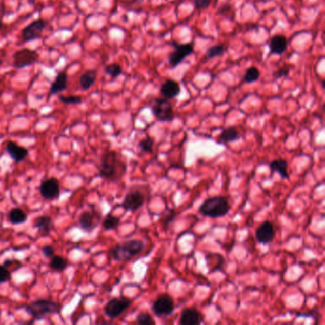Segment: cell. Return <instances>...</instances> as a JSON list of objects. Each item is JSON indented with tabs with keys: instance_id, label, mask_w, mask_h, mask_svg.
<instances>
[{
	"instance_id": "d4e9b609",
	"label": "cell",
	"mask_w": 325,
	"mask_h": 325,
	"mask_svg": "<svg viewBox=\"0 0 325 325\" xmlns=\"http://www.w3.org/2000/svg\"><path fill=\"white\" fill-rule=\"evenodd\" d=\"M96 82V72L95 70H89L83 73L79 77V84L85 91L92 88Z\"/></svg>"
},
{
	"instance_id": "b9f144b4",
	"label": "cell",
	"mask_w": 325,
	"mask_h": 325,
	"mask_svg": "<svg viewBox=\"0 0 325 325\" xmlns=\"http://www.w3.org/2000/svg\"><path fill=\"white\" fill-rule=\"evenodd\" d=\"M3 26H4V25H3V22H2V21L0 19V29H1V28H3Z\"/></svg>"
},
{
	"instance_id": "7a4b0ae2",
	"label": "cell",
	"mask_w": 325,
	"mask_h": 325,
	"mask_svg": "<svg viewBox=\"0 0 325 325\" xmlns=\"http://www.w3.org/2000/svg\"><path fill=\"white\" fill-rule=\"evenodd\" d=\"M144 246L145 244L143 240L131 239L122 243L115 244L109 254L115 261H126L139 255L144 249Z\"/></svg>"
},
{
	"instance_id": "e0dca14e",
	"label": "cell",
	"mask_w": 325,
	"mask_h": 325,
	"mask_svg": "<svg viewBox=\"0 0 325 325\" xmlns=\"http://www.w3.org/2000/svg\"><path fill=\"white\" fill-rule=\"evenodd\" d=\"M287 39L286 37L281 34L274 35L269 41V55L271 54H285L287 50Z\"/></svg>"
},
{
	"instance_id": "7402d4cb",
	"label": "cell",
	"mask_w": 325,
	"mask_h": 325,
	"mask_svg": "<svg viewBox=\"0 0 325 325\" xmlns=\"http://www.w3.org/2000/svg\"><path fill=\"white\" fill-rule=\"evenodd\" d=\"M240 138V134L235 126H229L224 129L217 137V143H229L237 141Z\"/></svg>"
},
{
	"instance_id": "d6986e66",
	"label": "cell",
	"mask_w": 325,
	"mask_h": 325,
	"mask_svg": "<svg viewBox=\"0 0 325 325\" xmlns=\"http://www.w3.org/2000/svg\"><path fill=\"white\" fill-rule=\"evenodd\" d=\"M34 227L38 230V234L41 237H45L53 230V220L52 217L47 215H43L37 217L34 221Z\"/></svg>"
},
{
	"instance_id": "d590c367",
	"label": "cell",
	"mask_w": 325,
	"mask_h": 325,
	"mask_svg": "<svg viewBox=\"0 0 325 325\" xmlns=\"http://www.w3.org/2000/svg\"><path fill=\"white\" fill-rule=\"evenodd\" d=\"M41 251H42V254L44 255V257H52L54 255V246L51 244H46V245L42 246Z\"/></svg>"
},
{
	"instance_id": "f1b7e54d",
	"label": "cell",
	"mask_w": 325,
	"mask_h": 325,
	"mask_svg": "<svg viewBox=\"0 0 325 325\" xmlns=\"http://www.w3.org/2000/svg\"><path fill=\"white\" fill-rule=\"evenodd\" d=\"M224 52H225V46L224 44L215 45V46L208 48V50L206 51L205 56H206V59H212V58H215V57L224 54Z\"/></svg>"
},
{
	"instance_id": "836d02e7",
	"label": "cell",
	"mask_w": 325,
	"mask_h": 325,
	"mask_svg": "<svg viewBox=\"0 0 325 325\" xmlns=\"http://www.w3.org/2000/svg\"><path fill=\"white\" fill-rule=\"evenodd\" d=\"M12 278L11 272L8 270L4 265H0V283H5L10 281Z\"/></svg>"
},
{
	"instance_id": "6da1fadb",
	"label": "cell",
	"mask_w": 325,
	"mask_h": 325,
	"mask_svg": "<svg viewBox=\"0 0 325 325\" xmlns=\"http://www.w3.org/2000/svg\"><path fill=\"white\" fill-rule=\"evenodd\" d=\"M127 170V165L115 151H106L100 158L99 175L102 178L115 182L122 178Z\"/></svg>"
},
{
	"instance_id": "277c9868",
	"label": "cell",
	"mask_w": 325,
	"mask_h": 325,
	"mask_svg": "<svg viewBox=\"0 0 325 325\" xmlns=\"http://www.w3.org/2000/svg\"><path fill=\"white\" fill-rule=\"evenodd\" d=\"M231 210V205L225 197H213L207 198L200 205L198 212L204 217L218 218L226 216Z\"/></svg>"
},
{
	"instance_id": "4fadbf2b",
	"label": "cell",
	"mask_w": 325,
	"mask_h": 325,
	"mask_svg": "<svg viewBox=\"0 0 325 325\" xmlns=\"http://www.w3.org/2000/svg\"><path fill=\"white\" fill-rule=\"evenodd\" d=\"M41 197L47 200H54L60 196V185L55 177L45 179L39 186Z\"/></svg>"
},
{
	"instance_id": "5bb4252c",
	"label": "cell",
	"mask_w": 325,
	"mask_h": 325,
	"mask_svg": "<svg viewBox=\"0 0 325 325\" xmlns=\"http://www.w3.org/2000/svg\"><path fill=\"white\" fill-rule=\"evenodd\" d=\"M276 237V229L271 221L266 220L260 224L256 230V238L260 244H269Z\"/></svg>"
},
{
	"instance_id": "44dd1931",
	"label": "cell",
	"mask_w": 325,
	"mask_h": 325,
	"mask_svg": "<svg viewBox=\"0 0 325 325\" xmlns=\"http://www.w3.org/2000/svg\"><path fill=\"white\" fill-rule=\"evenodd\" d=\"M67 83H68L67 73L62 71L60 73H58V75H56L55 79L52 83L50 88V94L56 95L58 93L65 91L67 89Z\"/></svg>"
},
{
	"instance_id": "1f68e13d",
	"label": "cell",
	"mask_w": 325,
	"mask_h": 325,
	"mask_svg": "<svg viewBox=\"0 0 325 325\" xmlns=\"http://www.w3.org/2000/svg\"><path fill=\"white\" fill-rule=\"evenodd\" d=\"M136 323L139 325H155L156 324V320L150 315L149 313L143 312V313L137 315Z\"/></svg>"
},
{
	"instance_id": "f546056e",
	"label": "cell",
	"mask_w": 325,
	"mask_h": 325,
	"mask_svg": "<svg viewBox=\"0 0 325 325\" xmlns=\"http://www.w3.org/2000/svg\"><path fill=\"white\" fill-rule=\"evenodd\" d=\"M104 73L109 76H111L112 78H116L117 76L122 75V67L117 63L108 64L104 68Z\"/></svg>"
},
{
	"instance_id": "7c38bea8",
	"label": "cell",
	"mask_w": 325,
	"mask_h": 325,
	"mask_svg": "<svg viewBox=\"0 0 325 325\" xmlns=\"http://www.w3.org/2000/svg\"><path fill=\"white\" fill-rule=\"evenodd\" d=\"M145 201V195L140 190L133 189L129 191L122 202V208L125 211L136 212L143 207Z\"/></svg>"
},
{
	"instance_id": "60d3db41",
	"label": "cell",
	"mask_w": 325,
	"mask_h": 325,
	"mask_svg": "<svg viewBox=\"0 0 325 325\" xmlns=\"http://www.w3.org/2000/svg\"><path fill=\"white\" fill-rule=\"evenodd\" d=\"M13 262H14L13 259H6V260L3 262V265H4L6 268H8V267H10V266L13 265Z\"/></svg>"
},
{
	"instance_id": "4dcf8cb0",
	"label": "cell",
	"mask_w": 325,
	"mask_h": 325,
	"mask_svg": "<svg viewBox=\"0 0 325 325\" xmlns=\"http://www.w3.org/2000/svg\"><path fill=\"white\" fill-rule=\"evenodd\" d=\"M155 145V139L152 136H147L138 143V147L144 153H152Z\"/></svg>"
},
{
	"instance_id": "2e32d148",
	"label": "cell",
	"mask_w": 325,
	"mask_h": 325,
	"mask_svg": "<svg viewBox=\"0 0 325 325\" xmlns=\"http://www.w3.org/2000/svg\"><path fill=\"white\" fill-rule=\"evenodd\" d=\"M6 151L9 156L16 163H21L26 159L29 151L27 148L21 146L19 144L14 143L13 140H9L6 144Z\"/></svg>"
},
{
	"instance_id": "74e56055",
	"label": "cell",
	"mask_w": 325,
	"mask_h": 325,
	"mask_svg": "<svg viewBox=\"0 0 325 325\" xmlns=\"http://www.w3.org/2000/svg\"><path fill=\"white\" fill-rule=\"evenodd\" d=\"M232 11V6H231L230 4H228V3H225L221 7L218 9V14H221V15H226V14L228 13V12H231Z\"/></svg>"
},
{
	"instance_id": "4316f807",
	"label": "cell",
	"mask_w": 325,
	"mask_h": 325,
	"mask_svg": "<svg viewBox=\"0 0 325 325\" xmlns=\"http://www.w3.org/2000/svg\"><path fill=\"white\" fill-rule=\"evenodd\" d=\"M119 224H120L119 217H115L113 214H108L102 220V227L107 231L115 230L118 227Z\"/></svg>"
},
{
	"instance_id": "9c48e42d",
	"label": "cell",
	"mask_w": 325,
	"mask_h": 325,
	"mask_svg": "<svg viewBox=\"0 0 325 325\" xmlns=\"http://www.w3.org/2000/svg\"><path fill=\"white\" fill-rule=\"evenodd\" d=\"M39 55L37 54V52H35L34 50L31 49H21L19 51H17L16 53H14L13 55V65L15 69H22L31 66L34 64L35 62L38 61Z\"/></svg>"
},
{
	"instance_id": "cb8c5ba5",
	"label": "cell",
	"mask_w": 325,
	"mask_h": 325,
	"mask_svg": "<svg viewBox=\"0 0 325 325\" xmlns=\"http://www.w3.org/2000/svg\"><path fill=\"white\" fill-rule=\"evenodd\" d=\"M28 216L25 211L18 207H14L8 214V220L10 224L14 225L24 224L27 221Z\"/></svg>"
},
{
	"instance_id": "8992f818",
	"label": "cell",
	"mask_w": 325,
	"mask_h": 325,
	"mask_svg": "<svg viewBox=\"0 0 325 325\" xmlns=\"http://www.w3.org/2000/svg\"><path fill=\"white\" fill-rule=\"evenodd\" d=\"M132 305V300L126 297H119L110 299L104 306L105 315L111 319L117 318Z\"/></svg>"
},
{
	"instance_id": "3957f363",
	"label": "cell",
	"mask_w": 325,
	"mask_h": 325,
	"mask_svg": "<svg viewBox=\"0 0 325 325\" xmlns=\"http://www.w3.org/2000/svg\"><path fill=\"white\" fill-rule=\"evenodd\" d=\"M61 308L62 306L59 303L45 298L36 299L24 306L25 311L27 312L34 320L43 319L49 315L59 314Z\"/></svg>"
},
{
	"instance_id": "ba28073f",
	"label": "cell",
	"mask_w": 325,
	"mask_h": 325,
	"mask_svg": "<svg viewBox=\"0 0 325 325\" xmlns=\"http://www.w3.org/2000/svg\"><path fill=\"white\" fill-rule=\"evenodd\" d=\"M175 51L171 53L168 56V62L172 68H175L177 65H179L186 57H188L190 54L194 53V46L192 43H172Z\"/></svg>"
},
{
	"instance_id": "ac0fdd59",
	"label": "cell",
	"mask_w": 325,
	"mask_h": 325,
	"mask_svg": "<svg viewBox=\"0 0 325 325\" xmlns=\"http://www.w3.org/2000/svg\"><path fill=\"white\" fill-rule=\"evenodd\" d=\"M160 94L166 99H173L180 94V86L174 79H167L160 88Z\"/></svg>"
},
{
	"instance_id": "83f0119b",
	"label": "cell",
	"mask_w": 325,
	"mask_h": 325,
	"mask_svg": "<svg viewBox=\"0 0 325 325\" xmlns=\"http://www.w3.org/2000/svg\"><path fill=\"white\" fill-rule=\"evenodd\" d=\"M260 76V72L257 67H250L247 69L243 75L244 83H254L257 82Z\"/></svg>"
},
{
	"instance_id": "8d00e7d4",
	"label": "cell",
	"mask_w": 325,
	"mask_h": 325,
	"mask_svg": "<svg viewBox=\"0 0 325 325\" xmlns=\"http://www.w3.org/2000/svg\"><path fill=\"white\" fill-rule=\"evenodd\" d=\"M176 212L174 210H170L169 214L168 215H166L165 217H163L164 218V226H167L170 222H172L174 219H175V217H176Z\"/></svg>"
},
{
	"instance_id": "ffe728a7",
	"label": "cell",
	"mask_w": 325,
	"mask_h": 325,
	"mask_svg": "<svg viewBox=\"0 0 325 325\" xmlns=\"http://www.w3.org/2000/svg\"><path fill=\"white\" fill-rule=\"evenodd\" d=\"M206 261H207V266L209 268V272H208L209 274L224 270L225 259L221 255L216 254V253H210L206 256Z\"/></svg>"
},
{
	"instance_id": "5b68a950",
	"label": "cell",
	"mask_w": 325,
	"mask_h": 325,
	"mask_svg": "<svg viewBox=\"0 0 325 325\" xmlns=\"http://www.w3.org/2000/svg\"><path fill=\"white\" fill-rule=\"evenodd\" d=\"M152 113L156 120L160 122H171L175 118L173 107L166 98H156L152 103Z\"/></svg>"
},
{
	"instance_id": "d6a6232c",
	"label": "cell",
	"mask_w": 325,
	"mask_h": 325,
	"mask_svg": "<svg viewBox=\"0 0 325 325\" xmlns=\"http://www.w3.org/2000/svg\"><path fill=\"white\" fill-rule=\"evenodd\" d=\"M59 100L64 104H71V105H75V104H80L82 102V97L80 95H60Z\"/></svg>"
},
{
	"instance_id": "f35d334b",
	"label": "cell",
	"mask_w": 325,
	"mask_h": 325,
	"mask_svg": "<svg viewBox=\"0 0 325 325\" xmlns=\"http://www.w3.org/2000/svg\"><path fill=\"white\" fill-rule=\"evenodd\" d=\"M297 316H301V317H306V318H309V317H311V318H314L316 321L318 320V316H319V314H318V311L317 310H313V311L309 312V313H307V314H297Z\"/></svg>"
},
{
	"instance_id": "484cf974",
	"label": "cell",
	"mask_w": 325,
	"mask_h": 325,
	"mask_svg": "<svg viewBox=\"0 0 325 325\" xmlns=\"http://www.w3.org/2000/svg\"><path fill=\"white\" fill-rule=\"evenodd\" d=\"M68 265L67 258L59 255H54L51 257V260L49 263L50 268L54 272H63L68 267Z\"/></svg>"
},
{
	"instance_id": "8fae6325",
	"label": "cell",
	"mask_w": 325,
	"mask_h": 325,
	"mask_svg": "<svg viewBox=\"0 0 325 325\" xmlns=\"http://www.w3.org/2000/svg\"><path fill=\"white\" fill-rule=\"evenodd\" d=\"M48 26V22L45 19L38 18L30 23L28 26L24 28L21 32V38L24 42H30L39 38L43 31Z\"/></svg>"
},
{
	"instance_id": "ab89813d",
	"label": "cell",
	"mask_w": 325,
	"mask_h": 325,
	"mask_svg": "<svg viewBox=\"0 0 325 325\" xmlns=\"http://www.w3.org/2000/svg\"><path fill=\"white\" fill-rule=\"evenodd\" d=\"M288 73H289L288 69H279V71H278V77H283V76H286V75H288Z\"/></svg>"
},
{
	"instance_id": "e575fe53",
	"label": "cell",
	"mask_w": 325,
	"mask_h": 325,
	"mask_svg": "<svg viewBox=\"0 0 325 325\" xmlns=\"http://www.w3.org/2000/svg\"><path fill=\"white\" fill-rule=\"evenodd\" d=\"M210 4L211 0H194V5L197 10H205Z\"/></svg>"
},
{
	"instance_id": "52a82bcc",
	"label": "cell",
	"mask_w": 325,
	"mask_h": 325,
	"mask_svg": "<svg viewBox=\"0 0 325 325\" xmlns=\"http://www.w3.org/2000/svg\"><path fill=\"white\" fill-rule=\"evenodd\" d=\"M175 310V301L168 294H161L155 299L152 305V311L153 313L161 318V317H168L173 314Z\"/></svg>"
},
{
	"instance_id": "603a6c76",
	"label": "cell",
	"mask_w": 325,
	"mask_h": 325,
	"mask_svg": "<svg viewBox=\"0 0 325 325\" xmlns=\"http://www.w3.org/2000/svg\"><path fill=\"white\" fill-rule=\"evenodd\" d=\"M269 168L271 171V175L274 173H278L282 178H289V174H288V163L282 158H278L275 159L271 162L269 163Z\"/></svg>"
},
{
	"instance_id": "9a60e30c",
	"label": "cell",
	"mask_w": 325,
	"mask_h": 325,
	"mask_svg": "<svg viewBox=\"0 0 325 325\" xmlns=\"http://www.w3.org/2000/svg\"><path fill=\"white\" fill-rule=\"evenodd\" d=\"M204 322V316L199 311H197L195 308H184L180 318H179V324L180 325H198Z\"/></svg>"
},
{
	"instance_id": "30bf717a",
	"label": "cell",
	"mask_w": 325,
	"mask_h": 325,
	"mask_svg": "<svg viewBox=\"0 0 325 325\" xmlns=\"http://www.w3.org/2000/svg\"><path fill=\"white\" fill-rule=\"evenodd\" d=\"M101 212L96 210L83 211L78 217V225L86 233H92L101 221Z\"/></svg>"
}]
</instances>
